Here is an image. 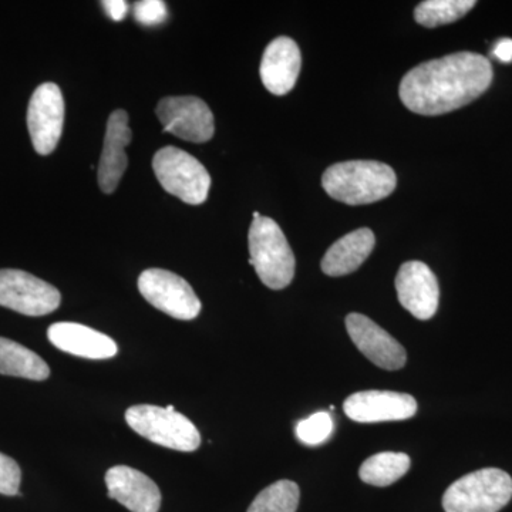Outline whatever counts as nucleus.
<instances>
[{
	"mask_svg": "<svg viewBox=\"0 0 512 512\" xmlns=\"http://www.w3.org/2000/svg\"><path fill=\"white\" fill-rule=\"evenodd\" d=\"M491 82L493 66L487 57L454 53L410 70L400 84V99L413 113L440 116L478 99Z\"/></svg>",
	"mask_w": 512,
	"mask_h": 512,
	"instance_id": "1",
	"label": "nucleus"
},
{
	"mask_svg": "<svg viewBox=\"0 0 512 512\" xmlns=\"http://www.w3.org/2000/svg\"><path fill=\"white\" fill-rule=\"evenodd\" d=\"M397 184L390 165L377 161H346L332 165L322 185L333 200L349 205L372 204L389 197Z\"/></svg>",
	"mask_w": 512,
	"mask_h": 512,
	"instance_id": "2",
	"label": "nucleus"
},
{
	"mask_svg": "<svg viewBox=\"0 0 512 512\" xmlns=\"http://www.w3.org/2000/svg\"><path fill=\"white\" fill-rule=\"evenodd\" d=\"M249 265L254 266L262 284L279 291L295 276V255L284 231L274 220L259 217L252 221L248 234Z\"/></svg>",
	"mask_w": 512,
	"mask_h": 512,
	"instance_id": "3",
	"label": "nucleus"
},
{
	"mask_svg": "<svg viewBox=\"0 0 512 512\" xmlns=\"http://www.w3.org/2000/svg\"><path fill=\"white\" fill-rule=\"evenodd\" d=\"M512 478L500 468H483L461 477L443 495L446 512H498L510 503Z\"/></svg>",
	"mask_w": 512,
	"mask_h": 512,
	"instance_id": "4",
	"label": "nucleus"
},
{
	"mask_svg": "<svg viewBox=\"0 0 512 512\" xmlns=\"http://www.w3.org/2000/svg\"><path fill=\"white\" fill-rule=\"evenodd\" d=\"M126 421L141 437L171 450L190 451L201 446V434L184 414L168 407L138 404L126 412Z\"/></svg>",
	"mask_w": 512,
	"mask_h": 512,
	"instance_id": "5",
	"label": "nucleus"
},
{
	"mask_svg": "<svg viewBox=\"0 0 512 512\" xmlns=\"http://www.w3.org/2000/svg\"><path fill=\"white\" fill-rule=\"evenodd\" d=\"M154 173L165 191L191 205L207 201L211 177L191 154L177 147H164L153 160Z\"/></svg>",
	"mask_w": 512,
	"mask_h": 512,
	"instance_id": "6",
	"label": "nucleus"
},
{
	"mask_svg": "<svg viewBox=\"0 0 512 512\" xmlns=\"http://www.w3.org/2000/svg\"><path fill=\"white\" fill-rule=\"evenodd\" d=\"M138 291L154 308L171 318L192 320L200 315L201 301L197 293L174 272L147 269L138 278Z\"/></svg>",
	"mask_w": 512,
	"mask_h": 512,
	"instance_id": "7",
	"label": "nucleus"
},
{
	"mask_svg": "<svg viewBox=\"0 0 512 512\" xmlns=\"http://www.w3.org/2000/svg\"><path fill=\"white\" fill-rule=\"evenodd\" d=\"M62 295L55 286L19 269H0V306L26 316L55 312Z\"/></svg>",
	"mask_w": 512,
	"mask_h": 512,
	"instance_id": "8",
	"label": "nucleus"
},
{
	"mask_svg": "<svg viewBox=\"0 0 512 512\" xmlns=\"http://www.w3.org/2000/svg\"><path fill=\"white\" fill-rule=\"evenodd\" d=\"M164 131L191 143H207L215 133L214 114L198 97H165L156 109Z\"/></svg>",
	"mask_w": 512,
	"mask_h": 512,
	"instance_id": "9",
	"label": "nucleus"
},
{
	"mask_svg": "<svg viewBox=\"0 0 512 512\" xmlns=\"http://www.w3.org/2000/svg\"><path fill=\"white\" fill-rule=\"evenodd\" d=\"M63 124L62 90L55 83H45L37 87L28 109L29 134L37 154L49 156L56 150L62 137Z\"/></svg>",
	"mask_w": 512,
	"mask_h": 512,
	"instance_id": "10",
	"label": "nucleus"
},
{
	"mask_svg": "<svg viewBox=\"0 0 512 512\" xmlns=\"http://www.w3.org/2000/svg\"><path fill=\"white\" fill-rule=\"evenodd\" d=\"M396 291L399 302L414 318L429 320L439 308L440 288L436 275L420 261L402 265L396 276Z\"/></svg>",
	"mask_w": 512,
	"mask_h": 512,
	"instance_id": "11",
	"label": "nucleus"
},
{
	"mask_svg": "<svg viewBox=\"0 0 512 512\" xmlns=\"http://www.w3.org/2000/svg\"><path fill=\"white\" fill-rule=\"evenodd\" d=\"M346 329L356 348L376 366L399 370L406 365V350L372 319L360 313H350L346 318Z\"/></svg>",
	"mask_w": 512,
	"mask_h": 512,
	"instance_id": "12",
	"label": "nucleus"
},
{
	"mask_svg": "<svg viewBox=\"0 0 512 512\" xmlns=\"http://www.w3.org/2000/svg\"><path fill=\"white\" fill-rule=\"evenodd\" d=\"M343 410L357 423H382L412 419L417 413V402L410 394L366 390L350 394Z\"/></svg>",
	"mask_w": 512,
	"mask_h": 512,
	"instance_id": "13",
	"label": "nucleus"
},
{
	"mask_svg": "<svg viewBox=\"0 0 512 512\" xmlns=\"http://www.w3.org/2000/svg\"><path fill=\"white\" fill-rule=\"evenodd\" d=\"M109 497L131 512H158L161 491L146 474L127 466L110 468L106 473Z\"/></svg>",
	"mask_w": 512,
	"mask_h": 512,
	"instance_id": "14",
	"label": "nucleus"
},
{
	"mask_svg": "<svg viewBox=\"0 0 512 512\" xmlns=\"http://www.w3.org/2000/svg\"><path fill=\"white\" fill-rule=\"evenodd\" d=\"M131 128L128 126V114L116 110L107 121L104 147L99 164V185L101 191L111 194L119 187L121 177L127 170L126 147L131 141Z\"/></svg>",
	"mask_w": 512,
	"mask_h": 512,
	"instance_id": "15",
	"label": "nucleus"
},
{
	"mask_svg": "<svg viewBox=\"0 0 512 512\" xmlns=\"http://www.w3.org/2000/svg\"><path fill=\"white\" fill-rule=\"evenodd\" d=\"M302 56L289 37H278L266 47L261 62V79L268 92L285 96L295 87L301 72Z\"/></svg>",
	"mask_w": 512,
	"mask_h": 512,
	"instance_id": "16",
	"label": "nucleus"
},
{
	"mask_svg": "<svg viewBox=\"0 0 512 512\" xmlns=\"http://www.w3.org/2000/svg\"><path fill=\"white\" fill-rule=\"evenodd\" d=\"M47 338L62 352L84 359H110L119 352L117 343L110 336L80 323H55L47 330Z\"/></svg>",
	"mask_w": 512,
	"mask_h": 512,
	"instance_id": "17",
	"label": "nucleus"
},
{
	"mask_svg": "<svg viewBox=\"0 0 512 512\" xmlns=\"http://www.w3.org/2000/svg\"><path fill=\"white\" fill-rule=\"evenodd\" d=\"M376 238L372 229L360 228L336 241L322 259V271L329 276H345L357 271L372 254Z\"/></svg>",
	"mask_w": 512,
	"mask_h": 512,
	"instance_id": "18",
	"label": "nucleus"
},
{
	"mask_svg": "<svg viewBox=\"0 0 512 512\" xmlns=\"http://www.w3.org/2000/svg\"><path fill=\"white\" fill-rule=\"evenodd\" d=\"M0 375L42 382L50 376V367L32 350L13 340L0 338Z\"/></svg>",
	"mask_w": 512,
	"mask_h": 512,
	"instance_id": "19",
	"label": "nucleus"
},
{
	"mask_svg": "<svg viewBox=\"0 0 512 512\" xmlns=\"http://www.w3.org/2000/svg\"><path fill=\"white\" fill-rule=\"evenodd\" d=\"M412 461L404 453L375 454L367 458L359 470V477L363 483L375 485V487H387L399 481L410 470Z\"/></svg>",
	"mask_w": 512,
	"mask_h": 512,
	"instance_id": "20",
	"label": "nucleus"
},
{
	"mask_svg": "<svg viewBox=\"0 0 512 512\" xmlns=\"http://www.w3.org/2000/svg\"><path fill=\"white\" fill-rule=\"evenodd\" d=\"M476 5L474 0H427L414 10V18L424 28H437L457 22Z\"/></svg>",
	"mask_w": 512,
	"mask_h": 512,
	"instance_id": "21",
	"label": "nucleus"
},
{
	"mask_svg": "<svg viewBox=\"0 0 512 512\" xmlns=\"http://www.w3.org/2000/svg\"><path fill=\"white\" fill-rule=\"evenodd\" d=\"M299 498L298 484L289 480L276 481L256 495L247 512H296Z\"/></svg>",
	"mask_w": 512,
	"mask_h": 512,
	"instance_id": "22",
	"label": "nucleus"
},
{
	"mask_svg": "<svg viewBox=\"0 0 512 512\" xmlns=\"http://www.w3.org/2000/svg\"><path fill=\"white\" fill-rule=\"evenodd\" d=\"M333 419L329 413L319 412L296 424V436L306 446H319L332 436Z\"/></svg>",
	"mask_w": 512,
	"mask_h": 512,
	"instance_id": "23",
	"label": "nucleus"
},
{
	"mask_svg": "<svg viewBox=\"0 0 512 512\" xmlns=\"http://www.w3.org/2000/svg\"><path fill=\"white\" fill-rule=\"evenodd\" d=\"M134 18L143 26H158L168 18L167 5L161 0H143L134 5Z\"/></svg>",
	"mask_w": 512,
	"mask_h": 512,
	"instance_id": "24",
	"label": "nucleus"
},
{
	"mask_svg": "<svg viewBox=\"0 0 512 512\" xmlns=\"http://www.w3.org/2000/svg\"><path fill=\"white\" fill-rule=\"evenodd\" d=\"M22 471L13 458L0 453V494L18 495Z\"/></svg>",
	"mask_w": 512,
	"mask_h": 512,
	"instance_id": "25",
	"label": "nucleus"
},
{
	"mask_svg": "<svg viewBox=\"0 0 512 512\" xmlns=\"http://www.w3.org/2000/svg\"><path fill=\"white\" fill-rule=\"evenodd\" d=\"M101 5H103L110 19L120 22V20L126 18L128 12L127 2H123V0H106V2L101 3Z\"/></svg>",
	"mask_w": 512,
	"mask_h": 512,
	"instance_id": "26",
	"label": "nucleus"
},
{
	"mask_svg": "<svg viewBox=\"0 0 512 512\" xmlns=\"http://www.w3.org/2000/svg\"><path fill=\"white\" fill-rule=\"evenodd\" d=\"M491 55L495 57V59L500 60L503 63H511L512 62V39H501L495 43L493 52Z\"/></svg>",
	"mask_w": 512,
	"mask_h": 512,
	"instance_id": "27",
	"label": "nucleus"
},
{
	"mask_svg": "<svg viewBox=\"0 0 512 512\" xmlns=\"http://www.w3.org/2000/svg\"><path fill=\"white\" fill-rule=\"evenodd\" d=\"M261 217V214L259 212H254V220H258V218Z\"/></svg>",
	"mask_w": 512,
	"mask_h": 512,
	"instance_id": "28",
	"label": "nucleus"
}]
</instances>
